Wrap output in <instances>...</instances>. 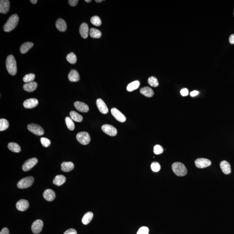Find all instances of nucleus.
Returning a JSON list of instances; mask_svg holds the SVG:
<instances>
[{
	"label": "nucleus",
	"mask_w": 234,
	"mask_h": 234,
	"mask_svg": "<svg viewBox=\"0 0 234 234\" xmlns=\"http://www.w3.org/2000/svg\"><path fill=\"white\" fill-rule=\"evenodd\" d=\"M6 66L8 72L10 75L12 76L16 75L17 72V63L14 56L10 55L7 57Z\"/></svg>",
	"instance_id": "f257e3e1"
},
{
	"label": "nucleus",
	"mask_w": 234,
	"mask_h": 234,
	"mask_svg": "<svg viewBox=\"0 0 234 234\" xmlns=\"http://www.w3.org/2000/svg\"><path fill=\"white\" fill-rule=\"evenodd\" d=\"M19 20V17L17 14L12 15L4 25L3 27L4 31L6 32L12 31L18 25Z\"/></svg>",
	"instance_id": "f03ea898"
},
{
	"label": "nucleus",
	"mask_w": 234,
	"mask_h": 234,
	"mask_svg": "<svg viewBox=\"0 0 234 234\" xmlns=\"http://www.w3.org/2000/svg\"><path fill=\"white\" fill-rule=\"evenodd\" d=\"M172 169L174 173L178 177L184 176L187 173V168L182 163H174L172 165Z\"/></svg>",
	"instance_id": "7ed1b4c3"
},
{
	"label": "nucleus",
	"mask_w": 234,
	"mask_h": 234,
	"mask_svg": "<svg viewBox=\"0 0 234 234\" xmlns=\"http://www.w3.org/2000/svg\"><path fill=\"white\" fill-rule=\"evenodd\" d=\"M34 182V178L33 177H26L24 178L21 179V181L18 182L17 187L19 189H25L30 187Z\"/></svg>",
	"instance_id": "20e7f679"
},
{
	"label": "nucleus",
	"mask_w": 234,
	"mask_h": 234,
	"mask_svg": "<svg viewBox=\"0 0 234 234\" xmlns=\"http://www.w3.org/2000/svg\"><path fill=\"white\" fill-rule=\"evenodd\" d=\"M76 137V139L79 143L83 145H87L88 144L91 140L90 135L87 132H79L77 134Z\"/></svg>",
	"instance_id": "39448f33"
},
{
	"label": "nucleus",
	"mask_w": 234,
	"mask_h": 234,
	"mask_svg": "<svg viewBox=\"0 0 234 234\" xmlns=\"http://www.w3.org/2000/svg\"><path fill=\"white\" fill-rule=\"evenodd\" d=\"M27 129L29 132L38 136H42L44 133V130L43 128L37 124H29L27 126Z\"/></svg>",
	"instance_id": "423d86ee"
},
{
	"label": "nucleus",
	"mask_w": 234,
	"mask_h": 234,
	"mask_svg": "<svg viewBox=\"0 0 234 234\" xmlns=\"http://www.w3.org/2000/svg\"><path fill=\"white\" fill-rule=\"evenodd\" d=\"M38 162V160L36 158L29 159L25 162L23 166L22 169L24 171H27L32 168Z\"/></svg>",
	"instance_id": "0eeeda50"
},
{
	"label": "nucleus",
	"mask_w": 234,
	"mask_h": 234,
	"mask_svg": "<svg viewBox=\"0 0 234 234\" xmlns=\"http://www.w3.org/2000/svg\"><path fill=\"white\" fill-rule=\"evenodd\" d=\"M211 161L207 159L201 158L196 159L195 161L196 166L198 168H204L211 165Z\"/></svg>",
	"instance_id": "6e6552de"
},
{
	"label": "nucleus",
	"mask_w": 234,
	"mask_h": 234,
	"mask_svg": "<svg viewBox=\"0 0 234 234\" xmlns=\"http://www.w3.org/2000/svg\"><path fill=\"white\" fill-rule=\"evenodd\" d=\"M103 132L110 136H115L117 135V129L113 126L109 125H104L102 127Z\"/></svg>",
	"instance_id": "1a4fd4ad"
},
{
	"label": "nucleus",
	"mask_w": 234,
	"mask_h": 234,
	"mask_svg": "<svg viewBox=\"0 0 234 234\" xmlns=\"http://www.w3.org/2000/svg\"><path fill=\"white\" fill-rule=\"evenodd\" d=\"M43 226V223L40 219H37L33 223L31 229L34 234H38L41 232Z\"/></svg>",
	"instance_id": "9d476101"
},
{
	"label": "nucleus",
	"mask_w": 234,
	"mask_h": 234,
	"mask_svg": "<svg viewBox=\"0 0 234 234\" xmlns=\"http://www.w3.org/2000/svg\"><path fill=\"white\" fill-rule=\"evenodd\" d=\"M112 115L114 117L115 119L121 122H126V119L125 116L120 112L117 108H113L111 109Z\"/></svg>",
	"instance_id": "9b49d317"
},
{
	"label": "nucleus",
	"mask_w": 234,
	"mask_h": 234,
	"mask_svg": "<svg viewBox=\"0 0 234 234\" xmlns=\"http://www.w3.org/2000/svg\"><path fill=\"white\" fill-rule=\"evenodd\" d=\"M38 100L36 98H29L25 100L23 103L24 107L26 108H33L37 106L38 105Z\"/></svg>",
	"instance_id": "f8f14e48"
},
{
	"label": "nucleus",
	"mask_w": 234,
	"mask_h": 234,
	"mask_svg": "<svg viewBox=\"0 0 234 234\" xmlns=\"http://www.w3.org/2000/svg\"><path fill=\"white\" fill-rule=\"evenodd\" d=\"M96 105L98 110L102 113L106 114L108 112V108L104 102L101 98H98L96 101Z\"/></svg>",
	"instance_id": "ddd939ff"
},
{
	"label": "nucleus",
	"mask_w": 234,
	"mask_h": 234,
	"mask_svg": "<svg viewBox=\"0 0 234 234\" xmlns=\"http://www.w3.org/2000/svg\"><path fill=\"white\" fill-rule=\"evenodd\" d=\"M29 206V202L25 199H21L19 200L16 204V208L20 211H25L28 208Z\"/></svg>",
	"instance_id": "4468645a"
},
{
	"label": "nucleus",
	"mask_w": 234,
	"mask_h": 234,
	"mask_svg": "<svg viewBox=\"0 0 234 234\" xmlns=\"http://www.w3.org/2000/svg\"><path fill=\"white\" fill-rule=\"evenodd\" d=\"M74 105L76 109L81 112H87L89 111L88 105L85 103L76 102L74 103Z\"/></svg>",
	"instance_id": "2eb2a0df"
},
{
	"label": "nucleus",
	"mask_w": 234,
	"mask_h": 234,
	"mask_svg": "<svg viewBox=\"0 0 234 234\" xmlns=\"http://www.w3.org/2000/svg\"><path fill=\"white\" fill-rule=\"evenodd\" d=\"M10 2L8 0H1L0 1V13L5 14L8 13L10 9Z\"/></svg>",
	"instance_id": "dca6fc26"
},
{
	"label": "nucleus",
	"mask_w": 234,
	"mask_h": 234,
	"mask_svg": "<svg viewBox=\"0 0 234 234\" xmlns=\"http://www.w3.org/2000/svg\"><path fill=\"white\" fill-rule=\"evenodd\" d=\"M220 167L222 172L225 174H229L231 172V165L228 162L223 160L220 163Z\"/></svg>",
	"instance_id": "f3484780"
},
{
	"label": "nucleus",
	"mask_w": 234,
	"mask_h": 234,
	"mask_svg": "<svg viewBox=\"0 0 234 234\" xmlns=\"http://www.w3.org/2000/svg\"><path fill=\"white\" fill-rule=\"evenodd\" d=\"M89 33V28L88 24L85 23H82L79 28V33L82 38H87Z\"/></svg>",
	"instance_id": "a211bd4d"
},
{
	"label": "nucleus",
	"mask_w": 234,
	"mask_h": 234,
	"mask_svg": "<svg viewBox=\"0 0 234 234\" xmlns=\"http://www.w3.org/2000/svg\"><path fill=\"white\" fill-rule=\"evenodd\" d=\"M44 199L48 201H52L56 197V194L53 190L51 189H47L45 190L43 193Z\"/></svg>",
	"instance_id": "6ab92c4d"
},
{
	"label": "nucleus",
	"mask_w": 234,
	"mask_h": 234,
	"mask_svg": "<svg viewBox=\"0 0 234 234\" xmlns=\"http://www.w3.org/2000/svg\"><path fill=\"white\" fill-rule=\"evenodd\" d=\"M56 26L57 29L61 32H64L67 29V25L64 20L59 18L56 22Z\"/></svg>",
	"instance_id": "aec40b11"
},
{
	"label": "nucleus",
	"mask_w": 234,
	"mask_h": 234,
	"mask_svg": "<svg viewBox=\"0 0 234 234\" xmlns=\"http://www.w3.org/2000/svg\"><path fill=\"white\" fill-rule=\"evenodd\" d=\"M68 79L72 82H78L80 79V76L78 71L75 70H72L68 75Z\"/></svg>",
	"instance_id": "412c9836"
},
{
	"label": "nucleus",
	"mask_w": 234,
	"mask_h": 234,
	"mask_svg": "<svg viewBox=\"0 0 234 234\" xmlns=\"http://www.w3.org/2000/svg\"><path fill=\"white\" fill-rule=\"evenodd\" d=\"M37 87V84L36 82H29L24 84L23 85V88L25 91L31 92L36 90Z\"/></svg>",
	"instance_id": "4be33fe9"
},
{
	"label": "nucleus",
	"mask_w": 234,
	"mask_h": 234,
	"mask_svg": "<svg viewBox=\"0 0 234 234\" xmlns=\"http://www.w3.org/2000/svg\"><path fill=\"white\" fill-rule=\"evenodd\" d=\"M61 170L65 172L71 171L74 168V164L71 162H64L62 163Z\"/></svg>",
	"instance_id": "5701e85b"
},
{
	"label": "nucleus",
	"mask_w": 234,
	"mask_h": 234,
	"mask_svg": "<svg viewBox=\"0 0 234 234\" xmlns=\"http://www.w3.org/2000/svg\"><path fill=\"white\" fill-rule=\"evenodd\" d=\"M66 181V178L64 176L62 175H59L56 176L53 181L54 184L57 186H60L64 184Z\"/></svg>",
	"instance_id": "b1692460"
},
{
	"label": "nucleus",
	"mask_w": 234,
	"mask_h": 234,
	"mask_svg": "<svg viewBox=\"0 0 234 234\" xmlns=\"http://www.w3.org/2000/svg\"><path fill=\"white\" fill-rule=\"evenodd\" d=\"M33 46V43L30 42H27L21 45L20 50L21 53L25 54Z\"/></svg>",
	"instance_id": "393cba45"
},
{
	"label": "nucleus",
	"mask_w": 234,
	"mask_h": 234,
	"mask_svg": "<svg viewBox=\"0 0 234 234\" xmlns=\"http://www.w3.org/2000/svg\"><path fill=\"white\" fill-rule=\"evenodd\" d=\"M140 93L147 97H151L154 95V92L149 87H145L140 89Z\"/></svg>",
	"instance_id": "a878e982"
},
{
	"label": "nucleus",
	"mask_w": 234,
	"mask_h": 234,
	"mask_svg": "<svg viewBox=\"0 0 234 234\" xmlns=\"http://www.w3.org/2000/svg\"><path fill=\"white\" fill-rule=\"evenodd\" d=\"M93 217V214L91 212H87L84 215L82 219V223L85 225L88 224L90 222Z\"/></svg>",
	"instance_id": "bb28decb"
},
{
	"label": "nucleus",
	"mask_w": 234,
	"mask_h": 234,
	"mask_svg": "<svg viewBox=\"0 0 234 234\" xmlns=\"http://www.w3.org/2000/svg\"><path fill=\"white\" fill-rule=\"evenodd\" d=\"M8 148L10 150L13 152L19 153L21 151V148L20 146L16 143L11 142L8 144Z\"/></svg>",
	"instance_id": "cd10ccee"
},
{
	"label": "nucleus",
	"mask_w": 234,
	"mask_h": 234,
	"mask_svg": "<svg viewBox=\"0 0 234 234\" xmlns=\"http://www.w3.org/2000/svg\"><path fill=\"white\" fill-rule=\"evenodd\" d=\"M70 114L71 119L75 122H82L83 120V117L82 116L75 111H71Z\"/></svg>",
	"instance_id": "c85d7f7f"
},
{
	"label": "nucleus",
	"mask_w": 234,
	"mask_h": 234,
	"mask_svg": "<svg viewBox=\"0 0 234 234\" xmlns=\"http://www.w3.org/2000/svg\"><path fill=\"white\" fill-rule=\"evenodd\" d=\"M89 35L91 38H99L102 36V33L98 29L91 28L89 30Z\"/></svg>",
	"instance_id": "c756f323"
},
{
	"label": "nucleus",
	"mask_w": 234,
	"mask_h": 234,
	"mask_svg": "<svg viewBox=\"0 0 234 234\" xmlns=\"http://www.w3.org/2000/svg\"><path fill=\"white\" fill-rule=\"evenodd\" d=\"M140 85V82L138 81H135L131 82L127 86V89L128 91H132L137 89Z\"/></svg>",
	"instance_id": "7c9ffc66"
},
{
	"label": "nucleus",
	"mask_w": 234,
	"mask_h": 234,
	"mask_svg": "<svg viewBox=\"0 0 234 234\" xmlns=\"http://www.w3.org/2000/svg\"><path fill=\"white\" fill-rule=\"evenodd\" d=\"M65 122H66L67 127L69 130L70 131H73L74 130L75 128V124L71 118L69 117H66V119H65Z\"/></svg>",
	"instance_id": "2f4dec72"
},
{
	"label": "nucleus",
	"mask_w": 234,
	"mask_h": 234,
	"mask_svg": "<svg viewBox=\"0 0 234 234\" xmlns=\"http://www.w3.org/2000/svg\"><path fill=\"white\" fill-rule=\"evenodd\" d=\"M9 122L5 119H0V131H5L9 128Z\"/></svg>",
	"instance_id": "473e14b6"
},
{
	"label": "nucleus",
	"mask_w": 234,
	"mask_h": 234,
	"mask_svg": "<svg viewBox=\"0 0 234 234\" xmlns=\"http://www.w3.org/2000/svg\"><path fill=\"white\" fill-rule=\"evenodd\" d=\"M67 60L69 63L72 64H76L77 61V57L75 53H70L68 54L67 56Z\"/></svg>",
	"instance_id": "72a5a7b5"
},
{
	"label": "nucleus",
	"mask_w": 234,
	"mask_h": 234,
	"mask_svg": "<svg viewBox=\"0 0 234 234\" xmlns=\"http://www.w3.org/2000/svg\"><path fill=\"white\" fill-rule=\"evenodd\" d=\"M35 78V74L33 73H29L26 74L23 77V81L25 83H29V82H33Z\"/></svg>",
	"instance_id": "f704fd0d"
},
{
	"label": "nucleus",
	"mask_w": 234,
	"mask_h": 234,
	"mask_svg": "<svg viewBox=\"0 0 234 234\" xmlns=\"http://www.w3.org/2000/svg\"><path fill=\"white\" fill-rule=\"evenodd\" d=\"M148 83L151 86L156 87L158 86V80L154 76H151L148 79Z\"/></svg>",
	"instance_id": "c9c22d12"
},
{
	"label": "nucleus",
	"mask_w": 234,
	"mask_h": 234,
	"mask_svg": "<svg viewBox=\"0 0 234 234\" xmlns=\"http://www.w3.org/2000/svg\"><path fill=\"white\" fill-rule=\"evenodd\" d=\"M91 23L95 26H100L101 25L102 21L100 18L97 16H94L91 17L90 19Z\"/></svg>",
	"instance_id": "e433bc0d"
},
{
	"label": "nucleus",
	"mask_w": 234,
	"mask_h": 234,
	"mask_svg": "<svg viewBox=\"0 0 234 234\" xmlns=\"http://www.w3.org/2000/svg\"><path fill=\"white\" fill-rule=\"evenodd\" d=\"M151 169L154 172L159 171L160 169V165L157 162H153L151 164Z\"/></svg>",
	"instance_id": "4c0bfd02"
},
{
	"label": "nucleus",
	"mask_w": 234,
	"mask_h": 234,
	"mask_svg": "<svg viewBox=\"0 0 234 234\" xmlns=\"http://www.w3.org/2000/svg\"><path fill=\"white\" fill-rule=\"evenodd\" d=\"M163 149L162 146H160V145H156L155 146L153 147V152L156 155H159V154H161L162 153H163Z\"/></svg>",
	"instance_id": "58836bf2"
},
{
	"label": "nucleus",
	"mask_w": 234,
	"mask_h": 234,
	"mask_svg": "<svg viewBox=\"0 0 234 234\" xmlns=\"http://www.w3.org/2000/svg\"><path fill=\"white\" fill-rule=\"evenodd\" d=\"M40 142L43 146L44 147H47L50 146L51 144V141L49 139L46 138H40Z\"/></svg>",
	"instance_id": "ea45409f"
},
{
	"label": "nucleus",
	"mask_w": 234,
	"mask_h": 234,
	"mask_svg": "<svg viewBox=\"0 0 234 234\" xmlns=\"http://www.w3.org/2000/svg\"><path fill=\"white\" fill-rule=\"evenodd\" d=\"M149 232V229L147 227L143 226L139 229L137 234H148Z\"/></svg>",
	"instance_id": "a19ab883"
},
{
	"label": "nucleus",
	"mask_w": 234,
	"mask_h": 234,
	"mask_svg": "<svg viewBox=\"0 0 234 234\" xmlns=\"http://www.w3.org/2000/svg\"><path fill=\"white\" fill-rule=\"evenodd\" d=\"M64 234H77L76 230L73 229H70L67 230Z\"/></svg>",
	"instance_id": "79ce46f5"
},
{
	"label": "nucleus",
	"mask_w": 234,
	"mask_h": 234,
	"mask_svg": "<svg viewBox=\"0 0 234 234\" xmlns=\"http://www.w3.org/2000/svg\"><path fill=\"white\" fill-rule=\"evenodd\" d=\"M181 94L182 96H187V95H188V94H189V91H188V89L187 88H183V89L181 90Z\"/></svg>",
	"instance_id": "37998d69"
},
{
	"label": "nucleus",
	"mask_w": 234,
	"mask_h": 234,
	"mask_svg": "<svg viewBox=\"0 0 234 234\" xmlns=\"http://www.w3.org/2000/svg\"><path fill=\"white\" fill-rule=\"evenodd\" d=\"M68 2H69V4H70V6L74 7L77 5L79 1L78 0H69L68 1Z\"/></svg>",
	"instance_id": "c03bdc74"
},
{
	"label": "nucleus",
	"mask_w": 234,
	"mask_h": 234,
	"mask_svg": "<svg viewBox=\"0 0 234 234\" xmlns=\"http://www.w3.org/2000/svg\"><path fill=\"white\" fill-rule=\"evenodd\" d=\"M0 234H9V229L7 228H4L1 231Z\"/></svg>",
	"instance_id": "a18cd8bd"
},
{
	"label": "nucleus",
	"mask_w": 234,
	"mask_h": 234,
	"mask_svg": "<svg viewBox=\"0 0 234 234\" xmlns=\"http://www.w3.org/2000/svg\"><path fill=\"white\" fill-rule=\"evenodd\" d=\"M229 41L231 44H234V34H232L229 38Z\"/></svg>",
	"instance_id": "49530a36"
},
{
	"label": "nucleus",
	"mask_w": 234,
	"mask_h": 234,
	"mask_svg": "<svg viewBox=\"0 0 234 234\" xmlns=\"http://www.w3.org/2000/svg\"><path fill=\"white\" fill-rule=\"evenodd\" d=\"M198 94H199V91H196V90H195V91H191V93H190V95L191 96L194 97V96H196V95H197Z\"/></svg>",
	"instance_id": "de8ad7c7"
},
{
	"label": "nucleus",
	"mask_w": 234,
	"mask_h": 234,
	"mask_svg": "<svg viewBox=\"0 0 234 234\" xmlns=\"http://www.w3.org/2000/svg\"><path fill=\"white\" fill-rule=\"evenodd\" d=\"M30 2L33 4H36L37 3V0H30Z\"/></svg>",
	"instance_id": "09e8293b"
},
{
	"label": "nucleus",
	"mask_w": 234,
	"mask_h": 234,
	"mask_svg": "<svg viewBox=\"0 0 234 234\" xmlns=\"http://www.w3.org/2000/svg\"><path fill=\"white\" fill-rule=\"evenodd\" d=\"M102 2V0H96V1H95V2L97 3H100Z\"/></svg>",
	"instance_id": "8fccbe9b"
},
{
	"label": "nucleus",
	"mask_w": 234,
	"mask_h": 234,
	"mask_svg": "<svg viewBox=\"0 0 234 234\" xmlns=\"http://www.w3.org/2000/svg\"><path fill=\"white\" fill-rule=\"evenodd\" d=\"M85 2L87 3H89L90 2H91V0H85Z\"/></svg>",
	"instance_id": "3c124183"
},
{
	"label": "nucleus",
	"mask_w": 234,
	"mask_h": 234,
	"mask_svg": "<svg viewBox=\"0 0 234 234\" xmlns=\"http://www.w3.org/2000/svg\"></svg>",
	"instance_id": "603ef678"
}]
</instances>
